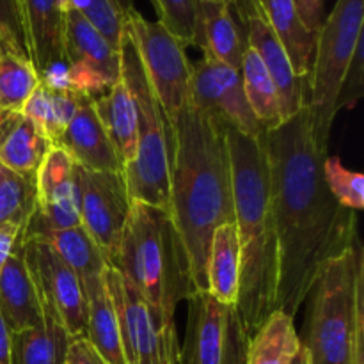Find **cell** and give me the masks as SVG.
<instances>
[{
    "mask_svg": "<svg viewBox=\"0 0 364 364\" xmlns=\"http://www.w3.org/2000/svg\"><path fill=\"white\" fill-rule=\"evenodd\" d=\"M277 235L276 309L297 315L313 281L358 235V215L334 199L313 139L308 105L265 134Z\"/></svg>",
    "mask_w": 364,
    "mask_h": 364,
    "instance_id": "1",
    "label": "cell"
},
{
    "mask_svg": "<svg viewBox=\"0 0 364 364\" xmlns=\"http://www.w3.org/2000/svg\"><path fill=\"white\" fill-rule=\"evenodd\" d=\"M169 215L198 291H206V262L217 228L235 223L233 176L224 124L192 98L169 124Z\"/></svg>",
    "mask_w": 364,
    "mask_h": 364,
    "instance_id": "2",
    "label": "cell"
},
{
    "mask_svg": "<svg viewBox=\"0 0 364 364\" xmlns=\"http://www.w3.org/2000/svg\"><path fill=\"white\" fill-rule=\"evenodd\" d=\"M233 176L235 226L240 242V291L237 308L247 333L255 334L276 311L277 235L270 199L265 135L249 137L226 127Z\"/></svg>",
    "mask_w": 364,
    "mask_h": 364,
    "instance_id": "3",
    "label": "cell"
},
{
    "mask_svg": "<svg viewBox=\"0 0 364 364\" xmlns=\"http://www.w3.org/2000/svg\"><path fill=\"white\" fill-rule=\"evenodd\" d=\"M114 269L144 297L160 327L174 323L178 302L198 291L169 212L144 203L132 201Z\"/></svg>",
    "mask_w": 364,
    "mask_h": 364,
    "instance_id": "4",
    "label": "cell"
},
{
    "mask_svg": "<svg viewBox=\"0 0 364 364\" xmlns=\"http://www.w3.org/2000/svg\"><path fill=\"white\" fill-rule=\"evenodd\" d=\"M301 340L311 364H364V251L359 237L331 258L309 290Z\"/></svg>",
    "mask_w": 364,
    "mask_h": 364,
    "instance_id": "5",
    "label": "cell"
},
{
    "mask_svg": "<svg viewBox=\"0 0 364 364\" xmlns=\"http://www.w3.org/2000/svg\"><path fill=\"white\" fill-rule=\"evenodd\" d=\"M121 77L127 82L137 109V151L123 169L132 201L169 212L171 149L169 124L151 91L134 41L124 27L119 46Z\"/></svg>",
    "mask_w": 364,
    "mask_h": 364,
    "instance_id": "6",
    "label": "cell"
},
{
    "mask_svg": "<svg viewBox=\"0 0 364 364\" xmlns=\"http://www.w3.org/2000/svg\"><path fill=\"white\" fill-rule=\"evenodd\" d=\"M364 36V0H338L315 36V52L308 78V105L311 112L313 139L323 156L327 155L336 100L347 68Z\"/></svg>",
    "mask_w": 364,
    "mask_h": 364,
    "instance_id": "7",
    "label": "cell"
},
{
    "mask_svg": "<svg viewBox=\"0 0 364 364\" xmlns=\"http://www.w3.org/2000/svg\"><path fill=\"white\" fill-rule=\"evenodd\" d=\"M124 20L153 95L171 124L191 100L192 64L185 55V45L159 20H146L137 9Z\"/></svg>",
    "mask_w": 364,
    "mask_h": 364,
    "instance_id": "8",
    "label": "cell"
},
{
    "mask_svg": "<svg viewBox=\"0 0 364 364\" xmlns=\"http://www.w3.org/2000/svg\"><path fill=\"white\" fill-rule=\"evenodd\" d=\"M187 329L178 364H245L251 334L235 304H223L208 291L187 299Z\"/></svg>",
    "mask_w": 364,
    "mask_h": 364,
    "instance_id": "9",
    "label": "cell"
},
{
    "mask_svg": "<svg viewBox=\"0 0 364 364\" xmlns=\"http://www.w3.org/2000/svg\"><path fill=\"white\" fill-rule=\"evenodd\" d=\"M77 183L80 226L114 267L132 208L123 173H95L77 166Z\"/></svg>",
    "mask_w": 364,
    "mask_h": 364,
    "instance_id": "10",
    "label": "cell"
},
{
    "mask_svg": "<svg viewBox=\"0 0 364 364\" xmlns=\"http://www.w3.org/2000/svg\"><path fill=\"white\" fill-rule=\"evenodd\" d=\"M21 249L38 294L55 308L71 338L85 336L87 299L77 272L45 238H21Z\"/></svg>",
    "mask_w": 364,
    "mask_h": 364,
    "instance_id": "11",
    "label": "cell"
},
{
    "mask_svg": "<svg viewBox=\"0 0 364 364\" xmlns=\"http://www.w3.org/2000/svg\"><path fill=\"white\" fill-rule=\"evenodd\" d=\"M64 55L77 95L96 98L121 78V53L80 13L66 6Z\"/></svg>",
    "mask_w": 364,
    "mask_h": 364,
    "instance_id": "12",
    "label": "cell"
},
{
    "mask_svg": "<svg viewBox=\"0 0 364 364\" xmlns=\"http://www.w3.org/2000/svg\"><path fill=\"white\" fill-rule=\"evenodd\" d=\"M191 98L199 109L240 134L249 137L267 134L245 98L240 70L203 55L192 64Z\"/></svg>",
    "mask_w": 364,
    "mask_h": 364,
    "instance_id": "13",
    "label": "cell"
},
{
    "mask_svg": "<svg viewBox=\"0 0 364 364\" xmlns=\"http://www.w3.org/2000/svg\"><path fill=\"white\" fill-rule=\"evenodd\" d=\"M36 212L21 238L80 226L77 162L52 146L36 174Z\"/></svg>",
    "mask_w": 364,
    "mask_h": 364,
    "instance_id": "14",
    "label": "cell"
},
{
    "mask_svg": "<svg viewBox=\"0 0 364 364\" xmlns=\"http://www.w3.org/2000/svg\"><path fill=\"white\" fill-rule=\"evenodd\" d=\"M103 283L116 309L127 364H159L160 338L167 326H159L148 302L119 270L107 267Z\"/></svg>",
    "mask_w": 364,
    "mask_h": 364,
    "instance_id": "15",
    "label": "cell"
},
{
    "mask_svg": "<svg viewBox=\"0 0 364 364\" xmlns=\"http://www.w3.org/2000/svg\"><path fill=\"white\" fill-rule=\"evenodd\" d=\"M245 38H247V46H251L258 53L276 85L277 96H279L281 117L284 123L306 107V98H308L306 78H301L295 73L287 50L276 38L263 14L249 18L245 23Z\"/></svg>",
    "mask_w": 364,
    "mask_h": 364,
    "instance_id": "16",
    "label": "cell"
},
{
    "mask_svg": "<svg viewBox=\"0 0 364 364\" xmlns=\"http://www.w3.org/2000/svg\"><path fill=\"white\" fill-rule=\"evenodd\" d=\"M55 146L63 148L82 169L95 173H123V164L92 109L91 98H85L80 103Z\"/></svg>",
    "mask_w": 364,
    "mask_h": 364,
    "instance_id": "17",
    "label": "cell"
},
{
    "mask_svg": "<svg viewBox=\"0 0 364 364\" xmlns=\"http://www.w3.org/2000/svg\"><path fill=\"white\" fill-rule=\"evenodd\" d=\"M194 45L203 55L240 70L247 48L245 28L228 4L219 0H198Z\"/></svg>",
    "mask_w": 364,
    "mask_h": 364,
    "instance_id": "18",
    "label": "cell"
},
{
    "mask_svg": "<svg viewBox=\"0 0 364 364\" xmlns=\"http://www.w3.org/2000/svg\"><path fill=\"white\" fill-rule=\"evenodd\" d=\"M28 52L38 75L52 64L66 59L64 55V21L66 0H18Z\"/></svg>",
    "mask_w": 364,
    "mask_h": 364,
    "instance_id": "19",
    "label": "cell"
},
{
    "mask_svg": "<svg viewBox=\"0 0 364 364\" xmlns=\"http://www.w3.org/2000/svg\"><path fill=\"white\" fill-rule=\"evenodd\" d=\"M0 313L11 333L43 322V309L38 288L25 263L21 238L0 272Z\"/></svg>",
    "mask_w": 364,
    "mask_h": 364,
    "instance_id": "20",
    "label": "cell"
},
{
    "mask_svg": "<svg viewBox=\"0 0 364 364\" xmlns=\"http://www.w3.org/2000/svg\"><path fill=\"white\" fill-rule=\"evenodd\" d=\"M39 302L43 322L11 333V364H64L73 338L64 327L55 308L41 295Z\"/></svg>",
    "mask_w": 364,
    "mask_h": 364,
    "instance_id": "21",
    "label": "cell"
},
{
    "mask_svg": "<svg viewBox=\"0 0 364 364\" xmlns=\"http://www.w3.org/2000/svg\"><path fill=\"white\" fill-rule=\"evenodd\" d=\"M92 109L124 169L137 151V109L123 77L105 92L92 98Z\"/></svg>",
    "mask_w": 364,
    "mask_h": 364,
    "instance_id": "22",
    "label": "cell"
},
{
    "mask_svg": "<svg viewBox=\"0 0 364 364\" xmlns=\"http://www.w3.org/2000/svg\"><path fill=\"white\" fill-rule=\"evenodd\" d=\"M259 6L267 23L287 50L294 71L301 78H308L315 52V34L302 21L295 0H259Z\"/></svg>",
    "mask_w": 364,
    "mask_h": 364,
    "instance_id": "23",
    "label": "cell"
},
{
    "mask_svg": "<svg viewBox=\"0 0 364 364\" xmlns=\"http://www.w3.org/2000/svg\"><path fill=\"white\" fill-rule=\"evenodd\" d=\"M206 291L223 304H235L240 291V242L235 223L217 228L206 262Z\"/></svg>",
    "mask_w": 364,
    "mask_h": 364,
    "instance_id": "24",
    "label": "cell"
},
{
    "mask_svg": "<svg viewBox=\"0 0 364 364\" xmlns=\"http://www.w3.org/2000/svg\"><path fill=\"white\" fill-rule=\"evenodd\" d=\"M84 290L87 299L85 338L107 364H127L116 309L107 294L103 277L84 284Z\"/></svg>",
    "mask_w": 364,
    "mask_h": 364,
    "instance_id": "25",
    "label": "cell"
},
{
    "mask_svg": "<svg viewBox=\"0 0 364 364\" xmlns=\"http://www.w3.org/2000/svg\"><path fill=\"white\" fill-rule=\"evenodd\" d=\"M85 98L87 96L57 91L48 85L39 84L28 102L25 103L21 116L38 124V128L46 135L52 146H55Z\"/></svg>",
    "mask_w": 364,
    "mask_h": 364,
    "instance_id": "26",
    "label": "cell"
},
{
    "mask_svg": "<svg viewBox=\"0 0 364 364\" xmlns=\"http://www.w3.org/2000/svg\"><path fill=\"white\" fill-rule=\"evenodd\" d=\"M50 148L52 142L39 130L38 124L20 116L0 142V166L21 176L36 178Z\"/></svg>",
    "mask_w": 364,
    "mask_h": 364,
    "instance_id": "27",
    "label": "cell"
},
{
    "mask_svg": "<svg viewBox=\"0 0 364 364\" xmlns=\"http://www.w3.org/2000/svg\"><path fill=\"white\" fill-rule=\"evenodd\" d=\"M34 237L45 238L50 245L57 251V255L77 272L80 277L82 287L91 281L102 279L103 272L109 267L105 256L92 242V238L85 233L82 226L70 228V230L46 231V233L34 235Z\"/></svg>",
    "mask_w": 364,
    "mask_h": 364,
    "instance_id": "28",
    "label": "cell"
},
{
    "mask_svg": "<svg viewBox=\"0 0 364 364\" xmlns=\"http://www.w3.org/2000/svg\"><path fill=\"white\" fill-rule=\"evenodd\" d=\"M301 347L294 316L276 309L251 336L245 364H284Z\"/></svg>",
    "mask_w": 364,
    "mask_h": 364,
    "instance_id": "29",
    "label": "cell"
},
{
    "mask_svg": "<svg viewBox=\"0 0 364 364\" xmlns=\"http://www.w3.org/2000/svg\"><path fill=\"white\" fill-rule=\"evenodd\" d=\"M242 82H244V92L247 98L249 107L256 119L262 123L265 132L274 130L283 123L279 107V96H277L276 85L270 78L269 71L263 66L258 53L247 46L244 52L240 66Z\"/></svg>",
    "mask_w": 364,
    "mask_h": 364,
    "instance_id": "30",
    "label": "cell"
},
{
    "mask_svg": "<svg viewBox=\"0 0 364 364\" xmlns=\"http://www.w3.org/2000/svg\"><path fill=\"white\" fill-rule=\"evenodd\" d=\"M38 85L39 77L32 60L0 50V112L21 114Z\"/></svg>",
    "mask_w": 364,
    "mask_h": 364,
    "instance_id": "31",
    "label": "cell"
},
{
    "mask_svg": "<svg viewBox=\"0 0 364 364\" xmlns=\"http://www.w3.org/2000/svg\"><path fill=\"white\" fill-rule=\"evenodd\" d=\"M36 178L0 166V228L13 226L23 233L36 212Z\"/></svg>",
    "mask_w": 364,
    "mask_h": 364,
    "instance_id": "32",
    "label": "cell"
},
{
    "mask_svg": "<svg viewBox=\"0 0 364 364\" xmlns=\"http://www.w3.org/2000/svg\"><path fill=\"white\" fill-rule=\"evenodd\" d=\"M322 171L327 188L341 206L354 212L364 208V178L361 173L347 169L340 156H326Z\"/></svg>",
    "mask_w": 364,
    "mask_h": 364,
    "instance_id": "33",
    "label": "cell"
},
{
    "mask_svg": "<svg viewBox=\"0 0 364 364\" xmlns=\"http://www.w3.org/2000/svg\"><path fill=\"white\" fill-rule=\"evenodd\" d=\"M66 4L98 28L114 48L119 50L127 20L114 0H66Z\"/></svg>",
    "mask_w": 364,
    "mask_h": 364,
    "instance_id": "34",
    "label": "cell"
},
{
    "mask_svg": "<svg viewBox=\"0 0 364 364\" xmlns=\"http://www.w3.org/2000/svg\"><path fill=\"white\" fill-rule=\"evenodd\" d=\"M159 21L185 46L194 45L198 0H149Z\"/></svg>",
    "mask_w": 364,
    "mask_h": 364,
    "instance_id": "35",
    "label": "cell"
},
{
    "mask_svg": "<svg viewBox=\"0 0 364 364\" xmlns=\"http://www.w3.org/2000/svg\"><path fill=\"white\" fill-rule=\"evenodd\" d=\"M0 50L31 60L27 32L18 0H0Z\"/></svg>",
    "mask_w": 364,
    "mask_h": 364,
    "instance_id": "36",
    "label": "cell"
},
{
    "mask_svg": "<svg viewBox=\"0 0 364 364\" xmlns=\"http://www.w3.org/2000/svg\"><path fill=\"white\" fill-rule=\"evenodd\" d=\"M364 95V36L359 39L350 64L347 68L336 100V114L343 109H354Z\"/></svg>",
    "mask_w": 364,
    "mask_h": 364,
    "instance_id": "37",
    "label": "cell"
},
{
    "mask_svg": "<svg viewBox=\"0 0 364 364\" xmlns=\"http://www.w3.org/2000/svg\"><path fill=\"white\" fill-rule=\"evenodd\" d=\"M64 364H107L102 358L98 355V352L92 348V345L89 343L87 338H73L68 347L66 359Z\"/></svg>",
    "mask_w": 364,
    "mask_h": 364,
    "instance_id": "38",
    "label": "cell"
},
{
    "mask_svg": "<svg viewBox=\"0 0 364 364\" xmlns=\"http://www.w3.org/2000/svg\"><path fill=\"white\" fill-rule=\"evenodd\" d=\"M295 4H297L299 14H301L304 25L316 36L320 25H322L323 0H295Z\"/></svg>",
    "mask_w": 364,
    "mask_h": 364,
    "instance_id": "39",
    "label": "cell"
},
{
    "mask_svg": "<svg viewBox=\"0 0 364 364\" xmlns=\"http://www.w3.org/2000/svg\"><path fill=\"white\" fill-rule=\"evenodd\" d=\"M178 350H180V341H178L176 327L171 323L162 331L160 338L159 364H178Z\"/></svg>",
    "mask_w": 364,
    "mask_h": 364,
    "instance_id": "40",
    "label": "cell"
},
{
    "mask_svg": "<svg viewBox=\"0 0 364 364\" xmlns=\"http://www.w3.org/2000/svg\"><path fill=\"white\" fill-rule=\"evenodd\" d=\"M219 2L228 4L231 7V11H233V14L244 28L249 18L256 16V14H263L259 0H219Z\"/></svg>",
    "mask_w": 364,
    "mask_h": 364,
    "instance_id": "41",
    "label": "cell"
},
{
    "mask_svg": "<svg viewBox=\"0 0 364 364\" xmlns=\"http://www.w3.org/2000/svg\"><path fill=\"white\" fill-rule=\"evenodd\" d=\"M21 237V231L18 228L13 226H6L0 228V272H2L4 265L9 259L11 252L14 251L16 247L18 238Z\"/></svg>",
    "mask_w": 364,
    "mask_h": 364,
    "instance_id": "42",
    "label": "cell"
},
{
    "mask_svg": "<svg viewBox=\"0 0 364 364\" xmlns=\"http://www.w3.org/2000/svg\"><path fill=\"white\" fill-rule=\"evenodd\" d=\"M0 364H11V331L0 313Z\"/></svg>",
    "mask_w": 364,
    "mask_h": 364,
    "instance_id": "43",
    "label": "cell"
},
{
    "mask_svg": "<svg viewBox=\"0 0 364 364\" xmlns=\"http://www.w3.org/2000/svg\"><path fill=\"white\" fill-rule=\"evenodd\" d=\"M21 114H7V112H0V142L4 141V137L7 135V132L14 127V123L18 121Z\"/></svg>",
    "mask_w": 364,
    "mask_h": 364,
    "instance_id": "44",
    "label": "cell"
},
{
    "mask_svg": "<svg viewBox=\"0 0 364 364\" xmlns=\"http://www.w3.org/2000/svg\"><path fill=\"white\" fill-rule=\"evenodd\" d=\"M284 364H311V363H309V355H308V350H306L304 345L301 343L299 350L295 352V354L291 355V358L288 359V361Z\"/></svg>",
    "mask_w": 364,
    "mask_h": 364,
    "instance_id": "45",
    "label": "cell"
},
{
    "mask_svg": "<svg viewBox=\"0 0 364 364\" xmlns=\"http://www.w3.org/2000/svg\"><path fill=\"white\" fill-rule=\"evenodd\" d=\"M114 2H116V6L119 7L121 13H123L124 16H127V14L130 13V11H134V9H135L134 0H114Z\"/></svg>",
    "mask_w": 364,
    "mask_h": 364,
    "instance_id": "46",
    "label": "cell"
}]
</instances>
